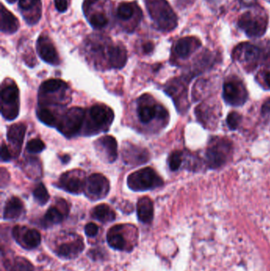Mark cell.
<instances>
[{
	"instance_id": "cell-1",
	"label": "cell",
	"mask_w": 270,
	"mask_h": 271,
	"mask_svg": "<svg viewBox=\"0 0 270 271\" xmlns=\"http://www.w3.org/2000/svg\"><path fill=\"white\" fill-rule=\"evenodd\" d=\"M149 15L159 30L170 31L176 27L177 16L166 0H145Z\"/></svg>"
},
{
	"instance_id": "cell-2",
	"label": "cell",
	"mask_w": 270,
	"mask_h": 271,
	"mask_svg": "<svg viewBox=\"0 0 270 271\" xmlns=\"http://www.w3.org/2000/svg\"><path fill=\"white\" fill-rule=\"evenodd\" d=\"M232 144L228 140L213 139L206 150V164L210 168H220L228 161L232 155Z\"/></svg>"
},
{
	"instance_id": "cell-3",
	"label": "cell",
	"mask_w": 270,
	"mask_h": 271,
	"mask_svg": "<svg viewBox=\"0 0 270 271\" xmlns=\"http://www.w3.org/2000/svg\"><path fill=\"white\" fill-rule=\"evenodd\" d=\"M127 183L133 191H145L161 187L164 181L154 169L145 167L128 175Z\"/></svg>"
},
{
	"instance_id": "cell-4",
	"label": "cell",
	"mask_w": 270,
	"mask_h": 271,
	"mask_svg": "<svg viewBox=\"0 0 270 271\" xmlns=\"http://www.w3.org/2000/svg\"><path fill=\"white\" fill-rule=\"evenodd\" d=\"M89 121L86 130L89 134L106 131L114 118L113 110L106 105L97 104L89 110Z\"/></svg>"
},
{
	"instance_id": "cell-5",
	"label": "cell",
	"mask_w": 270,
	"mask_h": 271,
	"mask_svg": "<svg viewBox=\"0 0 270 271\" xmlns=\"http://www.w3.org/2000/svg\"><path fill=\"white\" fill-rule=\"evenodd\" d=\"M19 90L15 83L2 86L1 90L2 115L7 120H14L19 114Z\"/></svg>"
},
{
	"instance_id": "cell-6",
	"label": "cell",
	"mask_w": 270,
	"mask_h": 271,
	"mask_svg": "<svg viewBox=\"0 0 270 271\" xmlns=\"http://www.w3.org/2000/svg\"><path fill=\"white\" fill-rule=\"evenodd\" d=\"M248 91L245 85L239 79H231L224 83L223 98L227 104L232 106H240L248 99Z\"/></svg>"
},
{
	"instance_id": "cell-7",
	"label": "cell",
	"mask_w": 270,
	"mask_h": 271,
	"mask_svg": "<svg viewBox=\"0 0 270 271\" xmlns=\"http://www.w3.org/2000/svg\"><path fill=\"white\" fill-rule=\"evenodd\" d=\"M85 111L80 107H73L65 113L58 125V129L66 137H73L82 128Z\"/></svg>"
},
{
	"instance_id": "cell-8",
	"label": "cell",
	"mask_w": 270,
	"mask_h": 271,
	"mask_svg": "<svg viewBox=\"0 0 270 271\" xmlns=\"http://www.w3.org/2000/svg\"><path fill=\"white\" fill-rule=\"evenodd\" d=\"M150 99L143 96L139 102L137 114L141 123L148 124L155 118L164 122L167 120L169 114L166 109L163 105L152 103Z\"/></svg>"
},
{
	"instance_id": "cell-9",
	"label": "cell",
	"mask_w": 270,
	"mask_h": 271,
	"mask_svg": "<svg viewBox=\"0 0 270 271\" xmlns=\"http://www.w3.org/2000/svg\"><path fill=\"white\" fill-rule=\"evenodd\" d=\"M128 225H118L113 226L107 233V243L110 248L121 251H131L133 249V242L131 236L126 237L129 231Z\"/></svg>"
},
{
	"instance_id": "cell-10",
	"label": "cell",
	"mask_w": 270,
	"mask_h": 271,
	"mask_svg": "<svg viewBox=\"0 0 270 271\" xmlns=\"http://www.w3.org/2000/svg\"><path fill=\"white\" fill-rule=\"evenodd\" d=\"M12 234L18 244L26 250H34L40 246L42 235L36 229L16 226Z\"/></svg>"
},
{
	"instance_id": "cell-11",
	"label": "cell",
	"mask_w": 270,
	"mask_h": 271,
	"mask_svg": "<svg viewBox=\"0 0 270 271\" xmlns=\"http://www.w3.org/2000/svg\"><path fill=\"white\" fill-rule=\"evenodd\" d=\"M239 26L245 31L249 38H260L266 33L267 23L263 19L254 17L249 12L241 16L239 20Z\"/></svg>"
},
{
	"instance_id": "cell-12",
	"label": "cell",
	"mask_w": 270,
	"mask_h": 271,
	"mask_svg": "<svg viewBox=\"0 0 270 271\" xmlns=\"http://www.w3.org/2000/svg\"><path fill=\"white\" fill-rule=\"evenodd\" d=\"M83 240L80 235H70L69 239L62 242L57 247V254L61 259H73L84 250Z\"/></svg>"
},
{
	"instance_id": "cell-13",
	"label": "cell",
	"mask_w": 270,
	"mask_h": 271,
	"mask_svg": "<svg viewBox=\"0 0 270 271\" xmlns=\"http://www.w3.org/2000/svg\"><path fill=\"white\" fill-rule=\"evenodd\" d=\"M85 187L87 196L94 200L105 198L109 191V181L101 174H93L89 176Z\"/></svg>"
},
{
	"instance_id": "cell-14",
	"label": "cell",
	"mask_w": 270,
	"mask_h": 271,
	"mask_svg": "<svg viewBox=\"0 0 270 271\" xmlns=\"http://www.w3.org/2000/svg\"><path fill=\"white\" fill-rule=\"evenodd\" d=\"M85 187L86 181L84 179V173L80 170L64 173L60 179L59 187L68 193H80Z\"/></svg>"
},
{
	"instance_id": "cell-15",
	"label": "cell",
	"mask_w": 270,
	"mask_h": 271,
	"mask_svg": "<svg viewBox=\"0 0 270 271\" xmlns=\"http://www.w3.org/2000/svg\"><path fill=\"white\" fill-rule=\"evenodd\" d=\"M233 57L240 63L251 67L255 65L259 59V48L249 43H242L235 48Z\"/></svg>"
},
{
	"instance_id": "cell-16",
	"label": "cell",
	"mask_w": 270,
	"mask_h": 271,
	"mask_svg": "<svg viewBox=\"0 0 270 271\" xmlns=\"http://www.w3.org/2000/svg\"><path fill=\"white\" fill-rule=\"evenodd\" d=\"M95 147L107 162L113 163L118 158V143L112 136H104L97 140Z\"/></svg>"
},
{
	"instance_id": "cell-17",
	"label": "cell",
	"mask_w": 270,
	"mask_h": 271,
	"mask_svg": "<svg viewBox=\"0 0 270 271\" xmlns=\"http://www.w3.org/2000/svg\"><path fill=\"white\" fill-rule=\"evenodd\" d=\"M38 53L43 61L52 65H58L60 58L53 42L47 36H41L37 44Z\"/></svg>"
},
{
	"instance_id": "cell-18",
	"label": "cell",
	"mask_w": 270,
	"mask_h": 271,
	"mask_svg": "<svg viewBox=\"0 0 270 271\" xmlns=\"http://www.w3.org/2000/svg\"><path fill=\"white\" fill-rule=\"evenodd\" d=\"M122 156L125 163L128 165H141L147 163L149 160L147 150L130 144H126L124 147Z\"/></svg>"
},
{
	"instance_id": "cell-19",
	"label": "cell",
	"mask_w": 270,
	"mask_h": 271,
	"mask_svg": "<svg viewBox=\"0 0 270 271\" xmlns=\"http://www.w3.org/2000/svg\"><path fill=\"white\" fill-rule=\"evenodd\" d=\"M26 127L22 123L11 125L7 131V140L16 153H20L23 144Z\"/></svg>"
},
{
	"instance_id": "cell-20",
	"label": "cell",
	"mask_w": 270,
	"mask_h": 271,
	"mask_svg": "<svg viewBox=\"0 0 270 271\" xmlns=\"http://www.w3.org/2000/svg\"><path fill=\"white\" fill-rule=\"evenodd\" d=\"M136 212L139 221L143 224H150L154 217V206L148 197L139 200L136 206Z\"/></svg>"
},
{
	"instance_id": "cell-21",
	"label": "cell",
	"mask_w": 270,
	"mask_h": 271,
	"mask_svg": "<svg viewBox=\"0 0 270 271\" xmlns=\"http://www.w3.org/2000/svg\"><path fill=\"white\" fill-rule=\"evenodd\" d=\"M24 212V204L20 198L13 197L9 199L3 209V219L6 221H14L21 217Z\"/></svg>"
},
{
	"instance_id": "cell-22",
	"label": "cell",
	"mask_w": 270,
	"mask_h": 271,
	"mask_svg": "<svg viewBox=\"0 0 270 271\" xmlns=\"http://www.w3.org/2000/svg\"><path fill=\"white\" fill-rule=\"evenodd\" d=\"M109 65L114 68H122L127 62V52L122 45H113L108 48Z\"/></svg>"
},
{
	"instance_id": "cell-23",
	"label": "cell",
	"mask_w": 270,
	"mask_h": 271,
	"mask_svg": "<svg viewBox=\"0 0 270 271\" xmlns=\"http://www.w3.org/2000/svg\"><path fill=\"white\" fill-rule=\"evenodd\" d=\"M199 46V42L193 38H183L177 42L174 46V53L177 57L186 59L190 56L195 48Z\"/></svg>"
},
{
	"instance_id": "cell-24",
	"label": "cell",
	"mask_w": 270,
	"mask_h": 271,
	"mask_svg": "<svg viewBox=\"0 0 270 271\" xmlns=\"http://www.w3.org/2000/svg\"><path fill=\"white\" fill-rule=\"evenodd\" d=\"M19 22L17 18L12 15L4 6H1V31L6 34H13L19 29Z\"/></svg>"
},
{
	"instance_id": "cell-25",
	"label": "cell",
	"mask_w": 270,
	"mask_h": 271,
	"mask_svg": "<svg viewBox=\"0 0 270 271\" xmlns=\"http://www.w3.org/2000/svg\"><path fill=\"white\" fill-rule=\"evenodd\" d=\"M213 109H215V108L208 104L199 105L196 109L197 119L199 120L201 124L205 125L206 127L209 126L210 125L212 124L211 122L215 123L218 119L216 110H213Z\"/></svg>"
},
{
	"instance_id": "cell-26",
	"label": "cell",
	"mask_w": 270,
	"mask_h": 271,
	"mask_svg": "<svg viewBox=\"0 0 270 271\" xmlns=\"http://www.w3.org/2000/svg\"><path fill=\"white\" fill-rule=\"evenodd\" d=\"M91 217L102 223H109L116 219V213L109 206L101 204L93 208Z\"/></svg>"
},
{
	"instance_id": "cell-27",
	"label": "cell",
	"mask_w": 270,
	"mask_h": 271,
	"mask_svg": "<svg viewBox=\"0 0 270 271\" xmlns=\"http://www.w3.org/2000/svg\"><path fill=\"white\" fill-rule=\"evenodd\" d=\"M6 271H34V267L30 261L23 257H15L11 260L6 261Z\"/></svg>"
},
{
	"instance_id": "cell-28",
	"label": "cell",
	"mask_w": 270,
	"mask_h": 271,
	"mask_svg": "<svg viewBox=\"0 0 270 271\" xmlns=\"http://www.w3.org/2000/svg\"><path fill=\"white\" fill-rule=\"evenodd\" d=\"M64 217V213L62 211L60 210L56 206H52L47 210L42 222L44 227H50L53 225L61 224Z\"/></svg>"
},
{
	"instance_id": "cell-29",
	"label": "cell",
	"mask_w": 270,
	"mask_h": 271,
	"mask_svg": "<svg viewBox=\"0 0 270 271\" xmlns=\"http://www.w3.org/2000/svg\"><path fill=\"white\" fill-rule=\"evenodd\" d=\"M67 87V84L63 81L57 79L48 80L42 83L40 91L42 94H53L58 92L59 90H63Z\"/></svg>"
},
{
	"instance_id": "cell-30",
	"label": "cell",
	"mask_w": 270,
	"mask_h": 271,
	"mask_svg": "<svg viewBox=\"0 0 270 271\" xmlns=\"http://www.w3.org/2000/svg\"><path fill=\"white\" fill-rule=\"evenodd\" d=\"M19 8L21 9L22 13H27L28 15L25 19L29 17L31 11H35L38 15H41L42 11V4L41 0H19Z\"/></svg>"
},
{
	"instance_id": "cell-31",
	"label": "cell",
	"mask_w": 270,
	"mask_h": 271,
	"mask_svg": "<svg viewBox=\"0 0 270 271\" xmlns=\"http://www.w3.org/2000/svg\"><path fill=\"white\" fill-rule=\"evenodd\" d=\"M136 6L130 2H122L118 8V17L122 21H128L134 16Z\"/></svg>"
},
{
	"instance_id": "cell-32",
	"label": "cell",
	"mask_w": 270,
	"mask_h": 271,
	"mask_svg": "<svg viewBox=\"0 0 270 271\" xmlns=\"http://www.w3.org/2000/svg\"><path fill=\"white\" fill-rule=\"evenodd\" d=\"M33 195H34L36 202H38V204L41 205V206H44V205L46 204L48 200H49V194H48V190H47L46 187H44L43 183H40L36 187L35 189H34V192H33Z\"/></svg>"
},
{
	"instance_id": "cell-33",
	"label": "cell",
	"mask_w": 270,
	"mask_h": 271,
	"mask_svg": "<svg viewBox=\"0 0 270 271\" xmlns=\"http://www.w3.org/2000/svg\"><path fill=\"white\" fill-rule=\"evenodd\" d=\"M38 118L41 122L48 126L53 127L57 124L55 116L49 109L46 108H41L39 110H38Z\"/></svg>"
},
{
	"instance_id": "cell-34",
	"label": "cell",
	"mask_w": 270,
	"mask_h": 271,
	"mask_svg": "<svg viewBox=\"0 0 270 271\" xmlns=\"http://www.w3.org/2000/svg\"><path fill=\"white\" fill-rule=\"evenodd\" d=\"M89 21H90V25H92V27L95 28V29H102V28L105 27L108 23V19L104 13L97 12L90 15V17L89 18Z\"/></svg>"
},
{
	"instance_id": "cell-35",
	"label": "cell",
	"mask_w": 270,
	"mask_h": 271,
	"mask_svg": "<svg viewBox=\"0 0 270 271\" xmlns=\"http://www.w3.org/2000/svg\"><path fill=\"white\" fill-rule=\"evenodd\" d=\"M183 161V153L181 151H174L170 154L168 159L169 167L172 171H176L180 168Z\"/></svg>"
},
{
	"instance_id": "cell-36",
	"label": "cell",
	"mask_w": 270,
	"mask_h": 271,
	"mask_svg": "<svg viewBox=\"0 0 270 271\" xmlns=\"http://www.w3.org/2000/svg\"><path fill=\"white\" fill-rule=\"evenodd\" d=\"M44 142L40 139H33L29 141L26 145V149L30 153L37 154L40 153L44 149Z\"/></svg>"
},
{
	"instance_id": "cell-37",
	"label": "cell",
	"mask_w": 270,
	"mask_h": 271,
	"mask_svg": "<svg viewBox=\"0 0 270 271\" xmlns=\"http://www.w3.org/2000/svg\"><path fill=\"white\" fill-rule=\"evenodd\" d=\"M242 122V116L237 112H231L227 118V125L230 130H236Z\"/></svg>"
},
{
	"instance_id": "cell-38",
	"label": "cell",
	"mask_w": 270,
	"mask_h": 271,
	"mask_svg": "<svg viewBox=\"0 0 270 271\" xmlns=\"http://www.w3.org/2000/svg\"><path fill=\"white\" fill-rule=\"evenodd\" d=\"M84 231L88 237L94 238L99 233V226L94 223H89L85 226Z\"/></svg>"
},
{
	"instance_id": "cell-39",
	"label": "cell",
	"mask_w": 270,
	"mask_h": 271,
	"mask_svg": "<svg viewBox=\"0 0 270 271\" xmlns=\"http://www.w3.org/2000/svg\"><path fill=\"white\" fill-rule=\"evenodd\" d=\"M11 157L12 156L9 151L8 147L4 143H2V147H1V160L2 162H8L11 160Z\"/></svg>"
},
{
	"instance_id": "cell-40",
	"label": "cell",
	"mask_w": 270,
	"mask_h": 271,
	"mask_svg": "<svg viewBox=\"0 0 270 271\" xmlns=\"http://www.w3.org/2000/svg\"><path fill=\"white\" fill-rule=\"evenodd\" d=\"M55 6L60 12H65L67 10V0H54Z\"/></svg>"
},
{
	"instance_id": "cell-41",
	"label": "cell",
	"mask_w": 270,
	"mask_h": 271,
	"mask_svg": "<svg viewBox=\"0 0 270 271\" xmlns=\"http://www.w3.org/2000/svg\"><path fill=\"white\" fill-rule=\"evenodd\" d=\"M262 114L267 117L270 116V99H267L262 106Z\"/></svg>"
},
{
	"instance_id": "cell-42",
	"label": "cell",
	"mask_w": 270,
	"mask_h": 271,
	"mask_svg": "<svg viewBox=\"0 0 270 271\" xmlns=\"http://www.w3.org/2000/svg\"><path fill=\"white\" fill-rule=\"evenodd\" d=\"M263 83L265 86L268 89H270V72H266L263 76Z\"/></svg>"
},
{
	"instance_id": "cell-43",
	"label": "cell",
	"mask_w": 270,
	"mask_h": 271,
	"mask_svg": "<svg viewBox=\"0 0 270 271\" xmlns=\"http://www.w3.org/2000/svg\"><path fill=\"white\" fill-rule=\"evenodd\" d=\"M241 3L245 6H253L258 0H239Z\"/></svg>"
},
{
	"instance_id": "cell-44",
	"label": "cell",
	"mask_w": 270,
	"mask_h": 271,
	"mask_svg": "<svg viewBox=\"0 0 270 271\" xmlns=\"http://www.w3.org/2000/svg\"><path fill=\"white\" fill-rule=\"evenodd\" d=\"M153 48H154V45H153L152 43L147 42L144 45V51H145L146 53H151L153 51Z\"/></svg>"
},
{
	"instance_id": "cell-45",
	"label": "cell",
	"mask_w": 270,
	"mask_h": 271,
	"mask_svg": "<svg viewBox=\"0 0 270 271\" xmlns=\"http://www.w3.org/2000/svg\"><path fill=\"white\" fill-rule=\"evenodd\" d=\"M70 157L68 156H64L63 157V159H62V161H63V163H67L68 162V160H69Z\"/></svg>"
},
{
	"instance_id": "cell-46",
	"label": "cell",
	"mask_w": 270,
	"mask_h": 271,
	"mask_svg": "<svg viewBox=\"0 0 270 271\" xmlns=\"http://www.w3.org/2000/svg\"><path fill=\"white\" fill-rule=\"evenodd\" d=\"M7 1H8L9 2L12 3V2H15L16 0H7Z\"/></svg>"
},
{
	"instance_id": "cell-47",
	"label": "cell",
	"mask_w": 270,
	"mask_h": 271,
	"mask_svg": "<svg viewBox=\"0 0 270 271\" xmlns=\"http://www.w3.org/2000/svg\"></svg>"
}]
</instances>
